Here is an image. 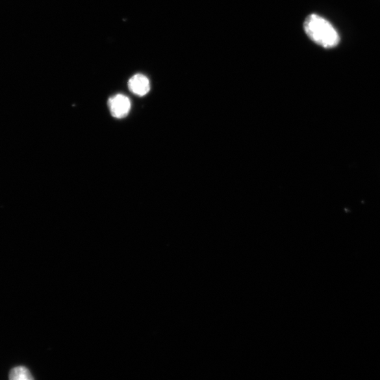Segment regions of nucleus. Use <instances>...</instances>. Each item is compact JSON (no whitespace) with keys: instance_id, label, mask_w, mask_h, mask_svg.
<instances>
[{"instance_id":"nucleus-1","label":"nucleus","mask_w":380,"mask_h":380,"mask_svg":"<svg viewBox=\"0 0 380 380\" xmlns=\"http://www.w3.org/2000/svg\"><path fill=\"white\" fill-rule=\"evenodd\" d=\"M303 29L310 39L324 48L335 47L340 42L339 34L333 25L319 15H309L304 21Z\"/></svg>"},{"instance_id":"nucleus-2","label":"nucleus","mask_w":380,"mask_h":380,"mask_svg":"<svg viewBox=\"0 0 380 380\" xmlns=\"http://www.w3.org/2000/svg\"><path fill=\"white\" fill-rule=\"evenodd\" d=\"M108 105L112 115L116 118H123L128 116L131 108L129 98L121 94L111 97Z\"/></svg>"},{"instance_id":"nucleus-3","label":"nucleus","mask_w":380,"mask_h":380,"mask_svg":"<svg viewBox=\"0 0 380 380\" xmlns=\"http://www.w3.org/2000/svg\"><path fill=\"white\" fill-rule=\"evenodd\" d=\"M129 88L138 96H144L150 90L149 79L142 74H136L129 81Z\"/></svg>"},{"instance_id":"nucleus-4","label":"nucleus","mask_w":380,"mask_h":380,"mask_svg":"<svg viewBox=\"0 0 380 380\" xmlns=\"http://www.w3.org/2000/svg\"><path fill=\"white\" fill-rule=\"evenodd\" d=\"M10 380H35L29 370L23 366L12 368L9 375Z\"/></svg>"}]
</instances>
